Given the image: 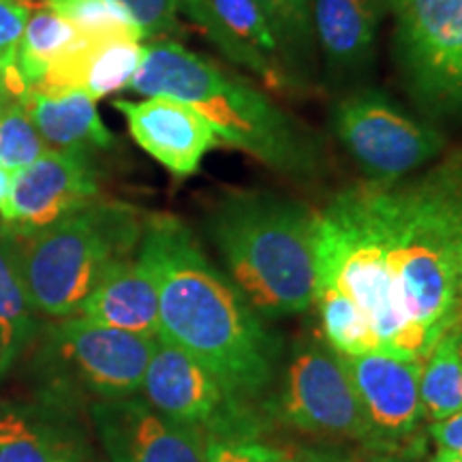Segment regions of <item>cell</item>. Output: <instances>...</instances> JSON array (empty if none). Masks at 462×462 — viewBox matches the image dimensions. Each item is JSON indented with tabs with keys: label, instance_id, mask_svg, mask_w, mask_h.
Returning <instances> with one entry per match:
<instances>
[{
	"label": "cell",
	"instance_id": "4316f807",
	"mask_svg": "<svg viewBox=\"0 0 462 462\" xmlns=\"http://www.w3.org/2000/svg\"><path fill=\"white\" fill-rule=\"evenodd\" d=\"M48 150L50 146L20 101L0 109V167L5 171L14 176Z\"/></svg>",
	"mask_w": 462,
	"mask_h": 462
},
{
	"label": "cell",
	"instance_id": "30bf717a",
	"mask_svg": "<svg viewBox=\"0 0 462 462\" xmlns=\"http://www.w3.org/2000/svg\"><path fill=\"white\" fill-rule=\"evenodd\" d=\"M279 415L289 426L310 435L356 439L371 449L385 448L362 407L343 356L319 337H306L293 346Z\"/></svg>",
	"mask_w": 462,
	"mask_h": 462
},
{
	"label": "cell",
	"instance_id": "1f68e13d",
	"mask_svg": "<svg viewBox=\"0 0 462 462\" xmlns=\"http://www.w3.org/2000/svg\"><path fill=\"white\" fill-rule=\"evenodd\" d=\"M31 9L0 0V58L14 56Z\"/></svg>",
	"mask_w": 462,
	"mask_h": 462
},
{
	"label": "cell",
	"instance_id": "8fae6325",
	"mask_svg": "<svg viewBox=\"0 0 462 462\" xmlns=\"http://www.w3.org/2000/svg\"><path fill=\"white\" fill-rule=\"evenodd\" d=\"M142 390L157 411L208 439H257L262 432V420L246 398L161 337L154 338Z\"/></svg>",
	"mask_w": 462,
	"mask_h": 462
},
{
	"label": "cell",
	"instance_id": "5bb4252c",
	"mask_svg": "<svg viewBox=\"0 0 462 462\" xmlns=\"http://www.w3.org/2000/svg\"><path fill=\"white\" fill-rule=\"evenodd\" d=\"M421 362L385 351L343 356L354 388L385 448L413 437L424 418L420 394Z\"/></svg>",
	"mask_w": 462,
	"mask_h": 462
},
{
	"label": "cell",
	"instance_id": "52a82bcc",
	"mask_svg": "<svg viewBox=\"0 0 462 462\" xmlns=\"http://www.w3.org/2000/svg\"><path fill=\"white\" fill-rule=\"evenodd\" d=\"M154 338L101 326L82 315L43 326L28 346L39 398L67 411L82 396L97 401L135 396Z\"/></svg>",
	"mask_w": 462,
	"mask_h": 462
},
{
	"label": "cell",
	"instance_id": "83f0119b",
	"mask_svg": "<svg viewBox=\"0 0 462 462\" xmlns=\"http://www.w3.org/2000/svg\"><path fill=\"white\" fill-rule=\"evenodd\" d=\"M208 5L236 39L281 67L279 43L255 0H208Z\"/></svg>",
	"mask_w": 462,
	"mask_h": 462
},
{
	"label": "cell",
	"instance_id": "e575fe53",
	"mask_svg": "<svg viewBox=\"0 0 462 462\" xmlns=\"http://www.w3.org/2000/svg\"><path fill=\"white\" fill-rule=\"evenodd\" d=\"M371 3L374 5V9L379 11V14H383V11H392V14H398L401 11V7L407 0H371Z\"/></svg>",
	"mask_w": 462,
	"mask_h": 462
},
{
	"label": "cell",
	"instance_id": "6da1fadb",
	"mask_svg": "<svg viewBox=\"0 0 462 462\" xmlns=\"http://www.w3.org/2000/svg\"><path fill=\"white\" fill-rule=\"evenodd\" d=\"M157 287L159 337L221 379L236 394L255 398L273 383L276 338L263 328L234 281L218 273L180 218L143 221L140 257Z\"/></svg>",
	"mask_w": 462,
	"mask_h": 462
},
{
	"label": "cell",
	"instance_id": "7c38bea8",
	"mask_svg": "<svg viewBox=\"0 0 462 462\" xmlns=\"http://www.w3.org/2000/svg\"><path fill=\"white\" fill-rule=\"evenodd\" d=\"M99 199V180L88 152L50 148L11 176L0 221L17 236H31Z\"/></svg>",
	"mask_w": 462,
	"mask_h": 462
},
{
	"label": "cell",
	"instance_id": "d6a6232c",
	"mask_svg": "<svg viewBox=\"0 0 462 462\" xmlns=\"http://www.w3.org/2000/svg\"><path fill=\"white\" fill-rule=\"evenodd\" d=\"M430 437L435 439L439 449L462 456V411L446 420L430 421Z\"/></svg>",
	"mask_w": 462,
	"mask_h": 462
},
{
	"label": "cell",
	"instance_id": "cb8c5ba5",
	"mask_svg": "<svg viewBox=\"0 0 462 462\" xmlns=\"http://www.w3.org/2000/svg\"><path fill=\"white\" fill-rule=\"evenodd\" d=\"M315 302L319 306L323 334L328 345L340 356H362L381 351L368 317L354 300L346 298L338 287L328 281H317Z\"/></svg>",
	"mask_w": 462,
	"mask_h": 462
},
{
	"label": "cell",
	"instance_id": "2e32d148",
	"mask_svg": "<svg viewBox=\"0 0 462 462\" xmlns=\"http://www.w3.org/2000/svg\"><path fill=\"white\" fill-rule=\"evenodd\" d=\"M143 56L146 45L142 42L90 37L79 32L71 48L51 60L43 78L28 90L48 97L86 92L95 101L103 99L116 90L129 88Z\"/></svg>",
	"mask_w": 462,
	"mask_h": 462
},
{
	"label": "cell",
	"instance_id": "9a60e30c",
	"mask_svg": "<svg viewBox=\"0 0 462 462\" xmlns=\"http://www.w3.org/2000/svg\"><path fill=\"white\" fill-rule=\"evenodd\" d=\"M126 118L131 137L171 176L189 178L221 140L204 116L180 101L150 97L146 101H114Z\"/></svg>",
	"mask_w": 462,
	"mask_h": 462
},
{
	"label": "cell",
	"instance_id": "e0dca14e",
	"mask_svg": "<svg viewBox=\"0 0 462 462\" xmlns=\"http://www.w3.org/2000/svg\"><path fill=\"white\" fill-rule=\"evenodd\" d=\"M379 11L371 0H313V31L328 79L351 86L371 71Z\"/></svg>",
	"mask_w": 462,
	"mask_h": 462
},
{
	"label": "cell",
	"instance_id": "484cf974",
	"mask_svg": "<svg viewBox=\"0 0 462 462\" xmlns=\"http://www.w3.org/2000/svg\"><path fill=\"white\" fill-rule=\"evenodd\" d=\"M48 7L90 37L133 39L142 42L143 34L118 7L107 0H43Z\"/></svg>",
	"mask_w": 462,
	"mask_h": 462
},
{
	"label": "cell",
	"instance_id": "8992f818",
	"mask_svg": "<svg viewBox=\"0 0 462 462\" xmlns=\"http://www.w3.org/2000/svg\"><path fill=\"white\" fill-rule=\"evenodd\" d=\"M317 281H328L360 306L381 351L424 360L435 343L409 319L385 251L346 190L319 212Z\"/></svg>",
	"mask_w": 462,
	"mask_h": 462
},
{
	"label": "cell",
	"instance_id": "9c48e42d",
	"mask_svg": "<svg viewBox=\"0 0 462 462\" xmlns=\"http://www.w3.org/2000/svg\"><path fill=\"white\" fill-rule=\"evenodd\" d=\"M394 62L404 90L432 120H462V0H407Z\"/></svg>",
	"mask_w": 462,
	"mask_h": 462
},
{
	"label": "cell",
	"instance_id": "f35d334b",
	"mask_svg": "<svg viewBox=\"0 0 462 462\" xmlns=\"http://www.w3.org/2000/svg\"><path fill=\"white\" fill-rule=\"evenodd\" d=\"M456 328V334H458V351H460V357H462V323H458Z\"/></svg>",
	"mask_w": 462,
	"mask_h": 462
},
{
	"label": "cell",
	"instance_id": "5b68a950",
	"mask_svg": "<svg viewBox=\"0 0 462 462\" xmlns=\"http://www.w3.org/2000/svg\"><path fill=\"white\" fill-rule=\"evenodd\" d=\"M142 234L137 208L95 199L50 227L17 236L22 276L34 310L58 319L79 315L106 270L129 257Z\"/></svg>",
	"mask_w": 462,
	"mask_h": 462
},
{
	"label": "cell",
	"instance_id": "ffe728a7",
	"mask_svg": "<svg viewBox=\"0 0 462 462\" xmlns=\"http://www.w3.org/2000/svg\"><path fill=\"white\" fill-rule=\"evenodd\" d=\"M20 103L51 148L90 152L92 148H109L114 143L112 131L97 112V101L86 92L48 97L26 90Z\"/></svg>",
	"mask_w": 462,
	"mask_h": 462
},
{
	"label": "cell",
	"instance_id": "603a6c76",
	"mask_svg": "<svg viewBox=\"0 0 462 462\" xmlns=\"http://www.w3.org/2000/svg\"><path fill=\"white\" fill-rule=\"evenodd\" d=\"M420 394L426 420L439 421L462 411V357L456 328H449L421 362Z\"/></svg>",
	"mask_w": 462,
	"mask_h": 462
},
{
	"label": "cell",
	"instance_id": "f1b7e54d",
	"mask_svg": "<svg viewBox=\"0 0 462 462\" xmlns=\"http://www.w3.org/2000/svg\"><path fill=\"white\" fill-rule=\"evenodd\" d=\"M429 173L458 234V321H462V148L448 154Z\"/></svg>",
	"mask_w": 462,
	"mask_h": 462
},
{
	"label": "cell",
	"instance_id": "44dd1931",
	"mask_svg": "<svg viewBox=\"0 0 462 462\" xmlns=\"http://www.w3.org/2000/svg\"><path fill=\"white\" fill-rule=\"evenodd\" d=\"M39 330L37 310L22 276L20 238L0 221V377L26 356Z\"/></svg>",
	"mask_w": 462,
	"mask_h": 462
},
{
	"label": "cell",
	"instance_id": "7402d4cb",
	"mask_svg": "<svg viewBox=\"0 0 462 462\" xmlns=\"http://www.w3.org/2000/svg\"><path fill=\"white\" fill-rule=\"evenodd\" d=\"M279 43V62L291 86H309L315 75L317 42L313 0H255Z\"/></svg>",
	"mask_w": 462,
	"mask_h": 462
},
{
	"label": "cell",
	"instance_id": "4fadbf2b",
	"mask_svg": "<svg viewBox=\"0 0 462 462\" xmlns=\"http://www.w3.org/2000/svg\"><path fill=\"white\" fill-rule=\"evenodd\" d=\"M90 415L109 462H210L204 432L167 418L146 398L97 401Z\"/></svg>",
	"mask_w": 462,
	"mask_h": 462
},
{
	"label": "cell",
	"instance_id": "f546056e",
	"mask_svg": "<svg viewBox=\"0 0 462 462\" xmlns=\"http://www.w3.org/2000/svg\"><path fill=\"white\" fill-rule=\"evenodd\" d=\"M140 28L143 39L180 31L176 0H107Z\"/></svg>",
	"mask_w": 462,
	"mask_h": 462
},
{
	"label": "cell",
	"instance_id": "836d02e7",
	"mask_svg": "<svg viewBox=\"0 0 462 462\" xmlns=\"http://www.w3.org/2000/svg\"><path fill=\"white\" fill-rule=\"evenodd\" d=\"M420 449L421 446H398L373 449L362 462H420Z\"/></svg>",
	"mask_w": 462,
	"mask_h": 462
},
{
	"label": "cell",
	"instance_id": "74e56055",
	"mask_svg": "<svg viewBox=\"0 0 462 462\" xmlns=\"http://www.w3.org/2000/svg\"><path fill=\"white\" fill-rule=\"evenodd\" d=\"M5 3L22 5V7H26V9H31V11L43 7V0H5Z\"/></svg>",
	"mask_w": 462,
	"mask_h": 462
},
{
	"label": "cell",
	"instance_id": "277c9868",
	"mask_svg": "<svg viewBox=\"0 0 462 462\" xmlns=\"http://www.w3.org/2000/svg\"><path fill=\"white\" fill-rule=\"evenodd\" d=\"M345 190L383 246L409 319L437 343L458 326V234L429 173Z\"/></svg>",
	"mask_w": 462,
	"mask_h": 462
},
{
	"label": "cell",
	"instance_id": "ac0fdd59",
	"mask_svg": "<svg viewBox=\"0 0 462 462\" xmlns=\"http://www.w3.org/2000/svg\"><path fill=\"white\" fill-rule=\"evenodd\" d=\"M86 319L142 337H159V296L140 259L114 262L79 310Z\"/></svg>",
	"mask_w": 462,
	"mask_h": 462
},
{
	"label": "cell",
	"instance_id": "7a4b0ae2",
	"mask_svg": "<svg viewBox=\"0 0 462 462\" xmlns=\"http://www.w3.org/2000/svg\"><path fill=\"white\" fill-rule=\"evenodd\" d=\"M129 88L146 99L165 97L193 107L221 143L242 150L289 180H317L326 170V150L315 131L246 78L180 43L146 45V56Z\"/></svg>",
	"mask_w": 462,
	"mask_h": 462
},
{
	"label": "cell",
	"instance_id": "d590c367",
	"mask_svg": "<svg viewBox=\"0 0 462 462\" xmlns=\"http://www.w3.org/2000/svg\"><path fill=\"white\" fill-rule=\"evenodd\" d=\"M9 189H11V173H7L3 167H0V206L7 201Z\"/></svg>",
	"mask_w": 462,
	"mask_h": 462
},
{
	"label": "cell",
	"instance_id": "ba28073f",
	"mask_svg": "<svg viewBox=\"0 0 462 462\" xmlns=\"http://www.w3.org/2000/svg\"><path fill=\"white\" fill-rule=\"evenodd\" d=\"M332 129L371 182H394L430 163L446 137L429 120L415 118L383 90H349L334 103Z\"/></svg>",
	"mask_w": 462,
	"mask_h": 462
},
{
	"label": "cell",
	"instance_id": "4dcf8cb0",
	"mask_svg": "<svg viewBox=\"0 0 462 462\" xmlns=\"http://www.w3.org/2000/svg\"><path fill=\"white\" fill-rule=\"evenodd\" d=\"M210 462H281L282 452L257 439H208Z\"/></svg>",
	"mask_w": 462,
	"mask_h": 462
},
{
	"label": "cell",
	"instance_id": "3957f363",
	"mask_svg": "<svg viewBox=\"0 0 462 462\" xmlns=\"http://www.w3.org/2000/svg\"><path fill=\"white\" fill-rule=\"evenodd\" d=\"M208 234L229 279L259 315H302L315 302L319 212L268 190H227Z\"/></svg>",
	"mask_w": 462,
	"mask_h": 462
},
{
	"label": "cell",
	"instance_id": "d4e9b609",
	"mask_svg": "<svg viewBox=\"0 0 462 462\" xmlns=\"http://www.w3.org/2000/svg\"><path fill=\"white\" fill-rule=\"evenodd\" d=\"M78 34V28L62 20L51 9L39 7L31 11L15 50L17 69H20L28 88H32L43 78L51 60H56L62 51L71 48Z\"/></svg>",
	"mask_w": 462,
	"mask_h": 462
},
{
	"label": "cell",
	"instance_id": "d6986e66",
	"mask_svg": "<svg viewBox=\"0 0 462 462\" xmlns=\"http://www.w3.org/2000/svg\"><path fill=\"white\" fill-rule=\"evenodd\" d=\"M62 411L45 402L0 407V462H86Z\"/></svg>",
	"mask_w": 462,
	"mask_h": 462
},
{
	"label": "cell",
	"instance_id": "8d00e7d4",
	"mask_svg": "<svg viewBox=\"0 0 462 462\" xmlns=\"http://www.w3.org/2000/svg\"><path fill=\"white\" fill-rule=\"evenodd\" d=\"M429 462H462V456L448 452V449H439Z\"/></svg>",
	"mask_w": 462,
	"mask_h": 462
},
{
	"label": "cell",
	"instance_id": "ab89813d",
	"mask_svg": "<svg viewBox=\"0 0 462 462\" xmlns=\"http://www.w3.org/2000/svg\"><path fill=\"white\" fill-rule=\"evenodd\" d=\"M281 462H296V460H291V458H287V456H282Z\"/></svg>",
	"mask_w": 462,
	"mask_h": 462
}]
</instances>
